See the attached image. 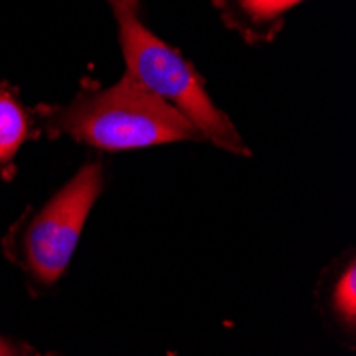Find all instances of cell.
Here are the masks:
<instances>
[{
    "instance_id": "3",
    "label": "cell",
    "mask_w": 356,
    "mask_h": 356,
    "mask_svg": "<svg viewBox=\"0 0 356 356\" xmlns=\"http://www.w3.org/2000/svg\"><path fill=\"white\" fill-rule=\"evenodd\" d=\"M101 186V167H83L30 222L24 248L30 271L41 282L51 284L67 269Z\"/></svg>"
},
{
    "instance_id": "2",
    "label": "cell",
    "mask_w": 356,
    "mask_h": 356,
    "mask_svg": "<svg viewBox=\"0 0 356 356\" xmlns=\"http://www.w3.org/2000/svg\"><path fill=\"white\" fill-rule=\"evenodd\" d=\"M120 26V43L128 75L147 92L177 109L197 131L216 145L245 152L233 124L209 99V94L190 64L165 41L154 37L122 0H109Z\"/></svg>"
},
{
    "instance_id": "4",
    "label": "cell",
    "mask_w": 356,
    "mask_h": 356,
    "mask_svg": "<svg viewBox=\"0 0 356 356\" xmlns=\"http://www.w3.org/2000/svg\"><path fill=\"white\" fill-rule=\"evenodd\" d=\"M303 0H226V9L233 11L239 28H252L261 35L263 28L280 22V17Z\"/></svg>"
},
{
    "instance_id": "1",
    "label": "cell",
    "mask_w": 356,
    "mask_h": 356,
    "mask_svg": "<svg viewBox=\"0 0 356 356\" xmlns=\"http://www.w3.org/2000/svg\"><path fill=\"white\" fill-rule=\"evenodd\" d=\"M56 133L101 149H137L199 139L201 133L177 109L147 92L131 75L107 90H83L54 115Z\"/></svg>"
},
{
    "instance_id": "5",
    "label": "cell",
    "mask_w": 356,
    "mask_h": 356,
    "mask_svg": "<svg viewBox=\"0 0 356 356\" xmlns=\"http://www.w3.org/2000/svg\"><path fill=\"white\" fill-rule=\"evenodd\" d=\"M28 133L26 113L19 103L5 90H0V165H7L19 149Z\"/></svg>"
},
{
    "instance_id": "7",
    "label": "cell",
    "mask_w": 356,
    "mask_h": 356,
    "mask_svg": "<svg viewBox=\"0 0 356 356\" xmlns=\"http://www.w3.org/2000/svg\"><path fill=\"white\" fill-rule=\"evenodd\" d=\"M0 356H13V352L9 350V346L5 341H0Z\"/></svg>"
},
{
    "instance_id": "6",
    "label": "cell",
    "mask_w": 356,
    "mask_h": 356,
    "mask_svg": "<svg viewBox=\"0 0 356 356\" xmlns=\"http://www.w3.org/2000/svg\"><path fill=\"white\" fill-rule=\"evenodd\" d=\"M335 305L339 314H343L350 322L356 316V271L354 265L348 267L346 275L339 280V286L335 290Z\"/></svg>"
},
{
    "instance_id": "8",
    "label": "cell",
    "mask_w": 356,
    "mask_h": 356,
    "mask_svg": "<svg viewBox=\"0 0 356 356\" xmlns=\"http://www.w3.org/2000/svg\"><path fill=\"white\" fill-rule=\"evenodd\" d=\"M122 3H124V5H128L131 9H135V7H137V0H122Z\"/></svg>"
}]
</instances>
